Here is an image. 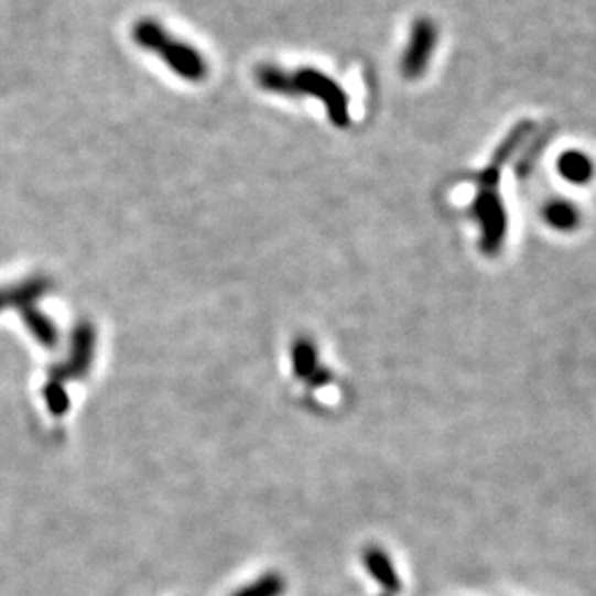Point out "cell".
Returning <instances> with one entry per match:
<instances>
[{"label": "cell", "mask_w": 596, "mask_h": 596, "mask_svg": "<svg viewBox=\"0 0 596 596\" xmlns=\"http://www.w3.org/2000/svg\"><path fill=\"white\" fill-rule=\"evenodd\" d=\"M544 219L557 231H572L579 225V209L565 199H554L544 207Z\"/></svg>", "instance_id": "cell-5"}, {"label": "cell", "mask_w": 596, "mask_h": 596, "mask_svg": "<svg viewBox=\"0 0 596 596\" xmlns=\"http://www.w3.org/2000/svg\"><path fill=\"white\" fill-rule=\"evenodd\" d=\"M256 84L275 96H311L326 107L327 119L337 128L350 124L349 96L337 82L324 72L303 66L285 71L275 64H262L254 72Z\"/></svg>", "instance_id": "cell-1"}, {"label": "cell", "mask_w": 596, "mask_h": 596, "mask_svg": "<svg viewBox=\"0 0 596 596\" xmlns=\"http://www.w3.org/2000/svg\"><path fill=\"white\" fill-rule=\"evenodd\" d=\"M437 45V25L430 18H419L413 24L409 43L401 56V74L407 80H416L429 68Z\"/></svg>", "instance_id": "cell-3"}, {"label": "cell", "mask_w": 596, "mask_h": 596, "mask_svg": "<svg viewBox=\"0 0 596 596\" xmlns=\"http://www.w3.org/2000/svg\"><path fill=\"white\" fill-rule=\"evenodd\" d=\"M132 40L138 47L160 56L161 61L167 64L169 71L178 78L194 84L206 80L209 72L206 56L202 55L198 48L192 47L191 43L176 40L175 35H171L158 20L152 18L138 20L132 28Z\"/></svg>", "instance_id": "cell-2"}, {"label": "cell", "mask_w": 596, "mask_h": 596, "mask_svg": "<svg viewBox=\"0 0 596 596\" xmlns=\"http://www.w3.org/2000/svg\"><path fill=\"white\" fill-rule=\"evenodd\" d=\"M557 173L572 184H587L595 176V163L587 153L579 150H567L557 158Z\"/></svg>", "instance_id": "cell-4"}]
</instances>
